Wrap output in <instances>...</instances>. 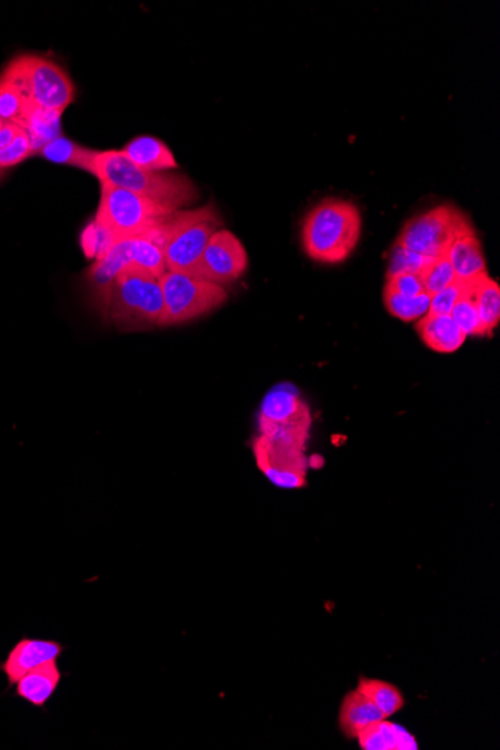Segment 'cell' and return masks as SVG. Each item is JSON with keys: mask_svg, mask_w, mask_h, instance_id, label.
<instances>
[{"mask_svg": "<svg viewBox=\"0 0 500 750\" xmlns=\"http://www.w3.org/2000/svg\"><path fill=\"white\" fill-rule=\"evenodd\" d=\"M91 174L100 184L131 190L168 209H185L199 198L197 186L186 174L177 172H150L140 168L120 150H105L97 153Z\"/></svg>", "mask_w": 500, "mask_h": 750, "instance_id": "1", "label": "cell"}, {"mask_svg": "<svg viewBox=\"0 0 500 750\" xmlns=\"http://www.w3.org/2000/svg\"><path fill=\"white\" fill-rule=\"evenodd\" d=\"M359 206L340 198H325L304 216L303 250L312 261L340 263L351 257L361 238Z\"/></svg>", "mask_w": 500, "mask_h": 750, "instance_id": "2", "label": "cell"}, {"mask_svg": "<svg viewBox=\"0 0 500 750\" xmlns=\"http://www.w3.org/2000/svg\"><path fill=\"white\" fill-rule=\"evenodd\" d=\"M100 312L105 321L121 331L160 327L164 314L160 279L126 267L114 281Z\"/></svg>", "mask_w": 500, "mask_h": 750, "instance_id": "3", "label": "cell"}, {"mask_svg": "<svg viewBox=\"0 0 500 750\" xmlns=\"http://www.w3.org/2000/svg\"><path fill=\"white\" fill-rule=\"evenodd\" d=\"M0 75L18 84L32 107L62 113L75 99L71 77L55 60L43 55H19Z\"/></svg>", "mask_w": 500, "mask_h": 750, "instance_id": "4", "label": "cell"}, {"mask_svg": "<svg viewBox=\"0 0 500 750\" xmlns=\"http://www.w3.org/2000/svg\"><path fill=\"white\" fill-rule=\"evenodd\" d=\"M178 212L116 186L101 184V201L95 216L114 242L149 233Z\"/></svg>", "mask_w": 500, "mask_h": 750, "instance_id": "5", "label": "cell"}, {"mask_svg": "<svg viewBox=\"0 0 500 750\" xmlns=\"http://www.w3.org/2000/svg\"><path fill=\"white\" fill-rule=\"evenodd\" d=\"M222 219L213 206L178 210L164 224L166 271L190 274L209 245L211 235L221 230Z\"/></svg>", "mask_w": 500, "mask_h": 750, "instance_id": "6", "label": "cell"}, {"mask_svg": "<svg viewBox=\"0 0 500 750\" xmlns=\"http://www.w3.org/2000/svg\"><path fill=\"white\" fill-rule=\"evenodd\" d=\"M474 226L453 206H439L409 219L398 234L396 246L425 259L445 257L455 238Z\"/></svg>", "mask_w": 500, "mask_h": 750, "instance_id": "7", "label": "cell"}, {"mask_svg": "<svg viewBox=\"0 0 500 750\" xmlns=\"http://www.w3.org/2000/svg\"><path fill=\"white\" fill-rule=\"evenodd\" d=\"M160 283L164 295L160 327L183 326L194 321L219 309L228 300L225 288L188 274L165 271Z\"/></svg>", "mask_w": 500, "mask_h": 750, "instance_id": "8", "label": "cell"}, {"mask_svg": "<svg viewBox=\"0 0 500 750\" xmlns=\"http://www.w3.org/2000/svg\"><path fill=\"white\" fill-rule=\"evenodd\" d=\"M247 266L249 258L243 243L231 231L218 230L189 276L225 288L239 281Z\"/></svg>", "mask_w": 500, "mask_h": 750, "instance_id": "9", "label": "cell"}, {"mask_svg": "<svg viewBox=\"0 0 500 750\" xmlns=\"http://www.w3.org/2000/svg\"><path fill=\"white\" fill-rule=\"evenodd\" d=\"M254 457L259 470L280 489H302L306 485L307 458L304 452L280 447L266 437H255Z\"/></svg>", "mask_w": 500, "mask_h": 750, "instance_id": "10", "label": "cell"}, {"mask_svg": "<svg viewBox=\"0 0 500 750\" xmlns=\"http://www.w3.org/2000/svg\"><path fill=\"white\" fill-rule=\"evenodd\" d=\"M62 652V644L48 642V640L23 638L12 647L5 663L0 665V670L7 676L8 684L15 687V683L28 671L50 660L59 659Z\"/></svg>", "mask_w": 500, "mask_h": 750, "instance_id": "11", "label": "cell"}, {"mask_svg": "<svg viewBox=\"0 0 500 750\" xmlns=\"http://www.w3.org/2000/svg\"><path fill=\"white\" fill-rule=\"evenodd\" d=\"M126 267H131L128 242L120 241L114 243L108 253L96 259L91 270L88 271L85 279H88L89 294H91L92 303L95 304L97 310L103 307L114 281Z\"/></svg>", "mask_w": 500, "mask_h": 750, "instance_id": "12", "label": "cell"}, {"mask_svg": "<svg viewBox=\"0 0 500 750\" xmlns=\"http://www.w3.org/2000/svg\"><path fill=\"white\" fill-rule=\"evenodd\" d=\"M312 419L311 409L292 385L282 384L268 391L259 409L258 421L280 424Z\"/></svg>", "mask_w": 500, "mask_h": 750, "instance_id": "13", "label": "cell"}, {"mask_svg": "<svg viewBox=\"0 0 500 750\" xmlns=\"http://www.w3.org/2000/svg\"><path fill=\"white\" fill-rule=\"evenodd\" d=\"M416 328L422 342L439 354L457 352L467 339L450 315L426 314L418 319Z\"/></svg>", "mask_w": 500, "mask_h": 750, "instance_id": "14", "label": "cell"}, {"mask_svg": "<svg viewBox=\"0 0 500 750\" xmlns=\"http://www.w3.org/2000/svg\"><path fill=\"white\" fill-rule=\"evenodd\" d=\"M382 719H387V717L380 707L357 689L348 692L341 701L339 725L341 733L348 739H357L364 728Z\"/></svg>", "mask_w": 500, "mask_h": 750, "instance_id": "15", "label": "cell"}, {"mask_svg": "<svg viewBox=\"0 0 500 750\" xmlns=\"http://www.w3.org/2000/svg\"><path fill=\"white\" fill-rule=\"evenodd\" d=\"M62 680V671L59 670L57 660L39 665L35 670L28 671L26 676L15 683V692L20 699L27 701L35 707L43 708L48 700L55 695Z\"/></svg>", "mask_w": 500, "mask_h": 750, "instance_id": "16", "label": "cell"}, {"mask_svg": "<svg viewBox=\"0 0 500 750\" xmlns=\"http://www.w3.org/2000/svg\"><path fill=\"white\" fill-rule=\"evenodd\" d=\"M120 153L140 168L150 172H173L178 166L168 145L154 137H137L136 140L129 141Z\"/></svg>", "mask_w": 500, "mask_h": 750, "instance_id": "17", "label": "cell"}, {"mask_svg": "<svg viewBox=\"0 0 500 750\" xmlns=\"http://www.w3.org/2000/svg\"><path fill=\"white\" fill-rule=\"evenodd\" d=\"M360 748L363 750H417L418 741L416 737L402 727L382 719L369 725L357 736Z\"/></svg>", "mask_w": 500, "mask_h": 750, "instance_id": "18", "label": "cell"}, {"mask_svg": "<svg viewBox=\"0 0 500 750\" xmlns=\"http://www.w3.org/2000/svg\"><path fill=\"white\" fill-rule=\"evenodd\" d=\"M451 266L457 276V281H469L487 271L481 242L475 230L467 231L455 238L449 250Z\"/></svg>", "mask_w": 500, "mask_h": 750, "instance_id": "19", "label": "cell"}, {"mask_svg": "<svg viewBox=\"0 0 500 750\" xmlns=\"http://www.w3.org/2000/svg\"><path fill=\"white\" fill-rule=\"evenodd\" d=\"M473 281V298L477 307L479 319L487 331V338L493 335L500 323V286L490 278L489 271L470 279Z\"/></svg>", "mask_w": 500, "mask_h": 750, "instance_id": "20", "label": "cell"}, {"mask_svg": "<svg viewBox=\"0 0 500 750\" xmlns=\"http://www.w3.org/2000/svg\"><path fill=\"white\" fill-rule=\"evenodd\" d=\"M97 153H100L97 150L83 148V145L68 140L67 137L60 136L51 143L44 145L36 155L53 162V164L75 166V168L91 173Z\"/></svg>", "mask_w": 500, "mask_h": 750, "instance_id": "21", "label": "cell"}, {"mask_svg": "<svg viewBox=\"0 0 500 750\" xmlns=\"http://www.w3.org/2000/svg\"><path fill=\"white\" fill-rule=\"evenodd\" d=\"M23 129L31 138L35 156L44 145L62 136V113L34 108L24 121Z\"/></svg>", "mask_w": 500, "mask_h": 750, "instance_id": "22", "label": "cell"}, {"mask_svg": "<svg viewBox=\"0 0 500 750\" xmlns=\"http://www.w3.org/2000/svg\"><path fill=\"white\" fill-rule=\"evenodd\" d=\"M357 691L364 693L369 700H372L385 717L396 715L405 707V696L400 689L394 687L393 683L384 682V680L361 676Z\"/></svg>", "mask_w": 500, "mask_h": 750, "instance_id": "23", "label": "cell"}, {"mask_svg": "<svg viewBox=\"0 0 500 750\" xmlns=\"http://www.w3.org/2000/svg\"><path fill=\"white\" fill-rule=\"evenodd\" d=\"M32 104L18 84L0 75V119L18 125L23 129L24 121L31 115Z\"/></svg>", "mask_w": 500, "mask_h": 750, "instance_id": "24", "label": "cell"}, {"mask_svg": "<svg viewBox=\"0 0 500 750\" xmlns=\"http://www.w3.org/2000/svg\"><path fill=\"white\" fill-rule=\"evenodd\" d=\"M463 291L457 303L454 304L451 310V318L461 327V330L466 336H477V338H487L486 328H484L481 319H479L477 307H475L473 298V281H462Z\"/></svg>", "mask_w": 500, "mask_h": 750, "instance_id": "25", "label": "cell"}, {"mask_svg": "<svg viewBox=\"0 0 500 750\" xmlns=\"http://www.w3.org/2000/svg\"><path fill=\"white\" fill-rule=\"evenodd\" d=\"M417 276L422 283V288H425L426 294L430 295V297L457 281V276H455L453 266H451L449 255L426 259Z\"/></svg>", "mask_w": 500, "mask_h": 750, "instance_id": "26", "label": "cell"}, {"mask_svg": "<svg viewBox=\"0 0 500 750\" xmlns=\"http://www.w3.org/2000/svg\"><path fill=\"white\" fill-rule=\"evenodd\" d=\"M384 304L385 309L394 318L405 323L418 321L429 312L430 295L422 294L420 297L408 298L384 288Z\"/></svg>", "mask_w": 500, "mask_h": 750, "instance_id": "27", "label": "cell"}, {"mask_svg": "<svg viewBox=\"0 0 500 750\" xmlns=\"http://www.w3.org/2000/svg\"><path fill=\"white\" fill-rule=\"evenodd\" d=\"M113 237L95 221L81 234V247L89 258L100 259L114 245Z\"/></svg>", "mask_w": 500, "mask_h": 750, "instance_id": "28", "label": "cell"}, {"mask_svg": "<svg viewBox=\"0 0 500 750\" xmlns=\"http://www.w3.org/2000/svg\"><path fill=\"white\" fill-rule=\"evenodd\" d=\"M34 156V149H32L31 138L27 132L22 129L10 144L0 149V169L11 168L22 164L27 157Z\"/></svg>", "mask_w": 500, "mask_h": 750, "instance_id": "29", "label": "cell"}, {"mask_svg": "<svg viewBox=\"0 0 500 750\" xmlns=\"http://www.w3.org/2000/svg\"><path fill=\"white\" fill-rule=\"evenodd\" d=\"M425 261L426 259L420 257V255L409 253V250L394 246L392 259H389L387 278L405 273L417 274Z\"/></svg>", "mask_w": 500, "mask_h": 750, "instance_id": "30", "label": "cell"}, {"mask_svg": "<svg viewBox=\"0 0 500 750\" xmlns=\"http://www.w3.org/2000/svg\"><path fill=\"white\" fill-rule=\"evenodd\" d=\"M462 291V281H455L451 283V285L444 288V290L439 291V293L430 297V306L427 314L451 315V310H453L454 304L457 303L458 297H461Z\"/></svg>", "mask_w": 500, "mask_h": 750, "instance_id": "31", "label": "cell"}, {"mask_svg": "<svg viewBox=\"0 0 500 750\" xmlns=\"http://www.w3.org/2000/svg\"><path fill=\"white\" fill-rule=\"evenodd\" d=\"M384 288L408 298L420 297V295L426 294L420 279L412 273L392 276V278H387Z\"/></svg>", "mask_w": 500, "mask_h": 750, "instance_id": "32", "label": "cell"}, {"mask_svg": "<svg viewBox=\"0 0 500 750\" xmlns=\"http://www.w3.org/2000/svg\"><path fill=\"white\" fill-rule=\"evenodd\" d=\"M20 132H22V128L18 125L8 124V121L0 119V149L10 144Z\"/></svg>", "mask_w": 500, "mask_h": 750, "instance_id": "33", "label": "cell"}]
</instances>
